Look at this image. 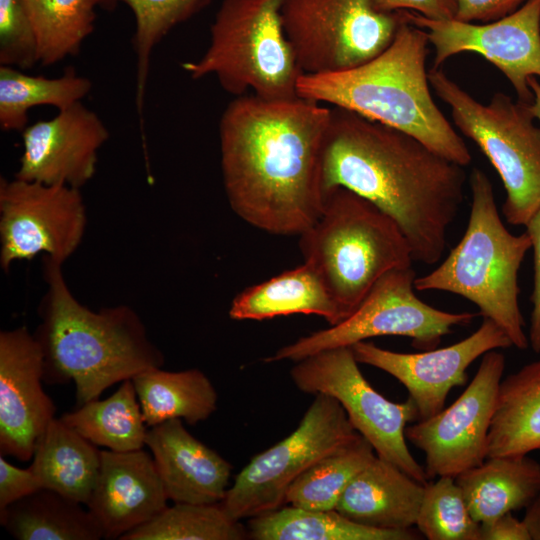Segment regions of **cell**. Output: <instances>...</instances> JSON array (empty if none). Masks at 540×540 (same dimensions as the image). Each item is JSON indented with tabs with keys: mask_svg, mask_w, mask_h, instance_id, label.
Returning <instances> with one entry per match:
<instances>
[{
	"mask_svg": "<svg viewBox=\"0 0 540 540\" xmlns=\"http://www.w3.org/2000/svg\"><path fill=\"white\" fill-rule=\"evenodd\" d=\"M132 381L148 427L170 419L195 425L217 408L215 387L197 368L166 371L156 367L137 374Z\"/></svg>",
	"mask_w": 540,
	"mask_h": 540,
	"instance_id": "26",
	"label": "cell"
},
{
	"mask_svg": "<svg viewBox=\"0 0 540 540\" xmlns=\"http://www.w3.org/2000/svg\"><path fill=\"white\" fill-rule=\"evenodd\" d=\"M44 358L34 334L21 326L0 332V455L33 458L36 442L55 418L42 383Z\"/></svg>",
	"mask_w": 540,
	"mask_h": 540,
	"instance_id": "17",
	"label": "cell"
},
{
	"mask_svg": "<svg viewBox=\"0 0 540 540\" xmlns=\"http://www.w3.org/2000/svg\"><path fill=\"white\" fill-rule=\"evenodd\" d=\"M525 228L531 240L534 260L532 312L528 338L533 351L540 353V207L526 223Z\"/></svg>",
	"mask_w": 540,
	"mask_h": 540,
	"instance_id": "38",
	"label": "cell"
},
{
	"mask_svg": "<svg viewBox=\"0 0 540 540\" xmlns=\"http://www.w3.org/2000/svg\"><path fill=\"white\" fill-rule=\"evenodd\" d=\"M428 79L449 106L454 126L476 143L497 171L506 191L502 206L506 221L525 226L540 207V127L530 103L496 92L483 104L441 67H432Z\"/></svg>",
	"mask_w": 540,
	"mask_h": 540,
	"instance_id": "8",
	"label": "cell"
},
{
	"mask_svg": "<svg viewBox=\"0 0 540 540\" xmlns=\"http://www.w3.org/2000/svg\"><path fill=\"white\" fill-rule=\"evenodd\" d=\"M299 248L304 262L322 277L343 320L384 274L414 261L397 223L343 187L325 194L321 214L299 235Z\"/></svg>",
	"mask_w": 540,
	"mask_h": 540,
	"instance_id": "6",
	"label": "cell"
},
{
	"mask_svg": "<svg viewBox=\"0 0 540 540\" xmlns=\"http://www.w3.org/2000/svg\"><path fill=\"white\" fill-rule=\"evenodd\" d=\"M248 537V529L232 518L221 502L174 503L120 540H243Z\"/></svg>",
	"mask_w": 540,
	"mask_h": 540,
	"instance_id": "33",
	"label": "cell"
},
{
	"mask_svg": "<svg viewBox=\"0 0 540 540\" xmlns=\"http://www.w3.org/2000/svg\"><path fill=\"white\" fill-rule=\"evenodd\" d=\"M469 184L472 200L464 235L437 268L415 278L414 288L467 299L505 332L512 346L524 350L529 338L519 307L518 273L531 240L526 232L514 235L505 227L483 170L473 168Z\"/></svg>",
	"mask_w": 540,
	"mask_h": 540,
	"instance_id": "5",
	"label": "cell"
},
{
	"mask_svg": "<svg viewBox=\"0 0 540 540\" xmlns=\"http://www.w3.org/2000/svg\"><path fill=\"white\" fill-rule=\"evenodd\" d=\"M40 489L41 484L30 467L18 468L0 455V513Z\"/></svg>",
	"mask_w": 540,
	"mask_h": 540,
	"instance_id": "37",
	"label": "cell"
},
{
	"mask_svg": "<svg viewBox=\"0 0 540 540\" xmlns=\"http://www.w3.org/2000/svg\"><path fill=\"white\" fill-rule=\"evenodd\" d=\"M0 523L18 540H99L103 531L82 503L42 488L0 513Z\"/></svg>",
	"mask_w": 540,
	"mask_h": 540,
	"instance_id": "27",
	"label": "cell"
},
{
	"mask_svg": "<svg viewBox=\"0 0 540 540\" xmlns=\"http://www.w3.org/2000/svg\"><path fill=\"white\" fill-rule=\"evenodd\" d=\"M505 363L497 349L488 351L471 383L450 406L406 427V439L425 454L428 480L456 477L487 459L488 434Z\"/></svg>",
	"mask_w": 540,
	"mask_h": 540,
	"instance_id": "14",
	"label": "cell"
},
{
	"mask_svg": "<svg viewBox=\"0 0 540 540\" xmlns=\"http://www.w3.org/2000/svg\"><path fill=\"white\" fill-rule=\"evenodd\" d=\"M403 11L409 23L427 32L435 52L432 67L461 53L479 54L504 74L517 100L532 102L528 79L540 78V0H528L515 12L484 24Z\"/></svg>",
	"mask_w": 540,
	"mask_h": 540,
	"instance_id": "15",
	"label": "cell"
},
{
	"mask_svg": "<svg viewBox=\"0 0 540 540\" xmlns=\"http://www.w3.org/2000/svg\"><path fill=\"white\" fill-rule=\"evenodd\" d=\"M314 396L298 427L255 455L235 477L221 501L232 518L240 521L282 507L289 487L299 476L361 436L335 398Z\"/></svg>",
	"mask_w": 540,
	"mask_h": 540,
	"instance_id": "11",
	"label": "cell"
},
{
	"mask_svg": "<svg viewBox=\"0 0 540 540\" xmlns=\"http://www.w3.org/2000/svg\"><path fill=\"white\" fill-rule=\"evenodd\" d=\"M510 346L505 332L491 319L483 318L476 331L444 348L402 353L368 341L351 348L359 364L378 368L397 379L407 389L419 420H423L444 408L452 388L466 383V371L476 359L488 351Z\"/></svg>",
	"mask_w": 540,
	"mask_h": 540,
	"instance_id": "16",
	"label": "cell"
},
{
	"mask_svg": "<svg viewBox=\"0 0 540 540\" xmlns=\"http://www.w3.org/2000/svg\"><path fill=\"white\" fill-rule=\"evenodd\" d=\"M117 2H123L131 9L136 21L133 39L137 56L136 107L143 133L144 96L152 51L175 26L190 19L209 0H99V5Z\"/></svg>",
	"mask_w": 540,
	"mask_h": 540,
	"instance_id": "34",
	"label": "cell"
},
{
	"mask_svg": "<svg viewBox=\"0 0 540 540\" xmlns=\"http://www.w3.org/2000/svg\"><path fill=\"white\" fill-rule=\"evenodd\" d=\"M464 166L410 134L355 112L332 107L320 155L325 194L346 188L400 227L413 260L437 263L465 198Z\"/></svg>",
	"mask_w": 540,
	"mask_h": 540,
	"instance_id": "2",
	"label": "cell"
},
{
	"mask_svg": "<svg viewBox=\"0 0 540 540\" xmlns=\"http://www.w3.org/2000/svg\"><path fill=\"white\" fill-rule=\"evenodd\" d=\"M31 470L41 487L87 505L101 463V450L60 418H54L39 436Z\"/></svg>",
	"mask_w": 540,
	"mask_h": 540,
	"instance_id": "24",
	"label": "cell"
},
{
	"mask_svg": "<svg viewBox=\"0 0 540 540\" xmlns=\"http://www.w3.org/2000/svg\"><path fill=\"white\" fill-rule=\"evenodd\" d=\"M528 0H456L455 19L463 22H492L519 9Z\"/></svg>",
	"mask_w": 540,
	"mask_h": 540,
	"instance_id": "39",
	"label": "cell"
},
{
	"mask_svg": "<svg viewBox=\"0 0 540 540\" xmlns=\"http://www.w3.org/2000/svg\"><path fill=\"white\" fill-rule=\"evenodd\" d=\"M455 480L481 524L532 502L540 492V463L527 455L490 457Z\"/></svg>",
	"mask_w": 540,
	"mask_h": 540,
	"instance_id": "23",
	"label": "cell"
},
{
	"mask_svg": "<svg viewBox=\"0 0 540 540\" xmlns=\"http://www.w3.org/2000/svg\"><path fill=\"white\" fill-rule=\"evenodd\" d=\"M415 526L429 540H481L480 523L471 516L455 477L428 482Z\"/></svg>",
	"mask_w": 540,
	"mask_h": 540,
	"instance_id": "35",
	"label": "cell"
},
{
	"mask_svg": "<svg viewBox=\"0 0 540 540\" xmlns=\"http://www.w3.org/2000/svg\"><path fill=\"white\" fill-rule=\"evenodd\" d=\"M425 485L376 455L346 487L335 510L371 528L411 529L416 524Z\"/></svg>",
	"mask_w": 540,
	"mask_h": 540,
	"instance_id": "21",
	"label": "cell"
},
{
	"mask_svg": "<svg viewBox=\"0 0 540 540\" xmlns=\"http://www.w3.org/2000/svg\"><path fill=\"white\" fill-rule=\"evenodd\" d=\"M38 45V62L53 65L79 53L95 27L99 0H23Z\"/></svg>",
	"mask_w": 540,
	"mask_h": 540,
	"instance_id": "31",
	"label": "cell"
},
{
	"mask_svg": "<svg viewBox=\"0 0 540 540\" xmlns=\"http://www.w3.org/2000/svg\"><path fill=\"white\" fill-rule=\"evenodd\" d=\"M0 63L20 69L38 63L37 38L23 0H0Z\"/></svg>",
	"mask_w": 540,
	"mask_h": 540,
	"instance_id": "36",
	"label": "cell"
},
{
	"mask_svg": "<svg viewBox=\"0 0 540 540\" xmlns=\"http://www.w3.org/2000/svg\"><path fill=\"white\" fill-rule=\"evenodd\" d=\"M480 527L481 540H531L523 520L517 519L512 512L481 523Z\"/></svg>",
	"mask_w": 540,
	"mask_h": 540,
	"instance_id": "41",
	"label": "cell"
},
{
	"mask_svg": "<svg viewBox=\"0 0 540 540\" xmlns=\"http://www.w3.org/2000/svg\"><path fill=\"white\" fill-rule=\"evenodd\" d=\"M281 19L303 74L354 68L394 39L403 10L383 12L374 0H285Z\"/></svg>",
	"mask_w": 540,
	"mask_h": 540,
	"instance_id": "10",
	"label": "cell"
},
{
	"mask_svg": "<svg viewBox=\"0 0 540 540\" xmlns=\"http://www.w3.org/2000/svg\"><path fill=\"white\" fill-rule=\"evenodd\" d=\"M376 456L363 437L320 459L289 487L285 504L309 510H335L352 479Z\"/></svg>",
	"mask_w": 540,
	"mask_h": 540,
	"instance_id": "32",
	"label": "cell"
},
{
	"mask_svg": "<svg viewBox=\"0 0 540 540\" xmlns=\"http://www.w3.org/2000/svg\"><path fill=\"white\" fill-rule=\"evenodd\" d=\"M168 497L152 454L143 449L101 450L97 481L87 508L104 539H118L166 508Z\"/></svg>",
	"mask_w": 540,
	"mask_h": 540,
	"instance_id": "19",
	"label": "cell"
},
{
	"mask_svg": "<svg viewBox=\"0 0 540 540\" xmlns=\"http://www.w3.org/2000/svg\"><path fill=\"white\" fill-rule=\"evenodd\" d=\"M428 44L427 32L409 23L403 11V21L386 49L351 69L302 74L298 96L401 130L465 167L471 153L431 95Z\"/></svg>",
	"mask_w": 540,
	"mask_h": 540,
	"instance_id": "4",
	"label": "cell"
},
{
	"mask_svg": "<svg viewBox=\"0 0 540 540\" xmlns=\"http://www.w3.org/2000/svg\"><path fill=\"white\" fill-rule=\"evenodd\" d=\"M525 509L522 520L531 540H540V492Z\"/></svg>",
	"mask_w": 540,
	"mask_h": 540,
	"instance_id": "42",
	"label": "cell"
},
{
	"mask_svg": "<svg viewBox=\"0 0 540 540\" xmlns=\"http://www.w3.org/2000/svg\"><path fill=\"white\" fill-rule=\"evenodd\" d=\"M228 314L233 320L312 314L324 318L329 325L343 321V315L322 277L307 262L247 287L234 297Z\"/></svg>",
	"mask_w": 540,
	"mask_h": 540,
	"instance_id": "22",
	"label": "cell"
},
{
	"mask_svg": "<svg viewBox=\"0 0 540 540\" xmlns=\"http://www.w3.org/2000/svg\"><path fill=\"white\" fill-rule=\"evenodd\" d=\"M331 108L295 97L243 95L219 122L224 190L234 213L273 235H297L319 217L320 155Z\"/></svg>",
	"mask_w": 540,
	"mask_h": 540,
	"instance_id": "1",
	"label": "cell"
},
{
	"mask_svg": "<svg viewBox=\"0 0 540 540\" xmlns=\"http://www.w3.org/2000/svg\"><path fill=\"white\" fill-rule=\"evenodd\" d=\"M412 266L384 274L360 305L343 321L281 347L266 362H297L317 352L352 345L379 336H403L420 351L436 348L454 326L468 325L478 315L432 307L416 294Z\"/></svg>",
	"mask_w": 540,
	"mask_h": 540,
	"instance_id": "9",
	"label": "cell"
},
{
	"mask_svg": "<svg viewBox=\"0 0 540 540\" xmlns=\"http://www.w3.org/2000/svg\"><path fill=\"white\" fill-rule=\"evenodd\" d=\"M108 139L101 118L77 102L22 131L23 152L14 177L80 189L94 177L98 151Z\"/></svg>",
	"mask_w": 540,
	"mask_h": 540,
	"instance_id": "18",
	"label": "cell"
},
{
	"mask_svg": "<svg viewBox=\"0 0 540 540\" xmlns=\"http://www.w3.org/2000/svg\"><path fill=\"white\" fill-rule=\"evenodd\" d=\"M43 277L47 289L34 333L43 352V381L48 385L73 381L77 407L98 399L118 382L164 365L162 352L131 307L89 309L74 297L62 264L47 256Z\"/></svg>",
	"mask_w": 540,
	"mask_h": 540,
	"instance_id": "3",
	"label": "cell"
},
{
	"mask_svg": "<svg viewBox=\"0 0 540 540\" xmlns=\"http://www.w3.org/2000/svg\"><path fill=\"white\" fill-rule=\"evenodd\" d=\"M86 226L80 189L0 179V266L5 273L15 262L39 254L63 265L80 246Z\"/></svg>",
	"mask_w": 540,
	"mask_h": 540,
	"instance_id": "13",
	"label": "cell"
},
{
	"mask_svg": "<svg viewBox=\"0 0 540 540\" xmlns=\"http://www.w3.org/2000/svg\"><path fill=\"white\" fill-rule=\"evenodd\" d=\"M380 11H412L433 20L455 19L456 0H374Z\"/></svg>",
	"mask_w": 540,
	"mask_h": 540,
	"instance_id": "40",
	"label": "cell"
},
{
	"mask_svg": "<svg viewBox=\"0 0 540 540\" xmlns=\"http://www.w3.org/2000/svg\"><path fill=\"white\" fill-rule=\"evenodd\" d=\"M146 446L169 500L213 504L224 499L232 465L191 435L181 419L149 427Z\"/></svg>",
	"mask_w": 540,
	"mask_h": 540,
	"instance_id": "20",
	"label": "cell"
},
{
	"mask_svg": "<svg viewBox=\"0 0 540 540\" xmlns=\"http://www.w3.org/2000/svg\"><path fill=\"white\" fill-rule=\"evenodd\" d=\"M285 0H223L202 57L182 64L195 80L214 75L238 96L252 91L269 100L298 97L303 74L281 19Z\"/></svg>",
	"mask_w": 540,
	"mask_h": 540,
	"instance_id": "7",
	"label": "cell"
},
{
	"mask_svg": "<svg viewBox=\"0 0 540 540\" xmlns=\"http://www.w3.org/2000/svg\"><path fill=\"white\" fill-rule=\"evenodd\" d=\"M248 536L254 540H416L411 529L384 530L355 523L336 510L285 506L252 517Z\"/></svg>",
	"mask_w": 540,
	"mask_h": 540,
	"instance_id": "28",
	"label": "cell"
},
{
	"mask_svg": "<svg viewBox=\"0 0 540 540\" xmlns=\"http://www.w3.org/2000/svg\"><path fill=\"white\" fill-rule=\"evenodd\" d=\"M540 451V360L502 378L488 434L487 458Z\"/></svg>",
	"mask_w": 540,
	"mask_h": 540,
	"instance_id": "25",
	"label": "cell"
},
{
	"mask_svg": "<svg viewBox=\"0 0 540 540\" xmlns=\"http://www.w3.org/2000/svg\"><path fill=\"white\" fill-rule=\"evenodd\" d=\"M528 84L533 93V100L530 103V110L534 118L540 122V80L537 77H530Z\"/></svg>",
	"mask_w": 540,
	"mask_h": 540,
	"instance_id": "43",
	"label": "cell"
},
{
	"mask_svg": "<svg viewBox=\"0 0 540 540\" xmlns=\"http://www.w3.org/2000/svg\"><path fill=\"white\" fill-rule=\"evenodd\" d=\"M92 82L68 68L58 78L26 74L15 67H0V127L22 132L28 126V112L40 105L63 110L89 94Z\"/></svg>",
	"mask_w": 540,
	"mask_h": 540,
	"instance_id": "30",
	"label": "cell"
},
{
	"mask_svg": "<svg viewBox=\"0 0 540 540\" xmlns=\"http://www.w3.org/2000/svg\"><path fill=\"white\" fill-rule=\"evenodd\" d=\"M358 364L351 347H336L295 362L290 377L301 392L335 398L378 457L427 484L425 469L406 443L407 424L419 420L415 404L409 397L400 403L385 398L366 380Z\"/></svg>",
	"mask_w": 540,
	"mask_h": 540,
	"instance_id": "12",
	"label": "cell"
},
{
	"mask_svg": "<svg viewBox=\"0 0 540 540\" xmlns=\"http://www.w3.org/2000/svg\"><path fill=\"white\" fill-rule=\"evenodd\" d=\"M60 419L98 447L128 452L146 446L147 425L132 379L104 400H91Z\"/></svg>",
	"mask_w": 540,
	"mask_h": 540,
	"instance_id": "29",
	"label": "cell"
}]
</instances>
